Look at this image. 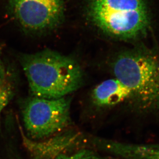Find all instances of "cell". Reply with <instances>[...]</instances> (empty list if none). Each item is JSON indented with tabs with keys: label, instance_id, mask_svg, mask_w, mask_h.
Instances as JSON below:
<instances>
[{
	"label": "cell",
	"instance_id": "6da1fadb",
	"mask_svg": "<svg viewBox=\"0 0 159 159\" xmlns=\"http://www.w3.org/2000/svg\"><path fill=\"white\" fill-rule=\"evenodd\" d=\"M20 61L30 91L37 98H65L81 84L83 74L77 62L53 50L23 54Z\"/></svg>",
	"mask_w": 159,
	"mask_h": 159
},
{
	"label": "cell",
	"instance_id": "7a4b0ae2",
	"mask_svg": "<svg viewBox=\"0 0 159 159\" xmlns=\"http://www.w3.org/2000/svg\"><path fill=\"white\" fill-rule=\"evenodd\" d=\"M113 71L139 108L159 113V56L140 51L124 53L116 60Z\"/></svg>",
	"mask_w": 159,
	"mask_h": 159
},
{
	"label": "cell",
	"instance_id": "3957f363",
	"mask_svg": "<svg viewBox=\"0 0 159 159\" xmlns=\"http://www.w3.org/2000/svg\"><path fill=\"white\" fill-rule=\"evenodd\" d=\"M89 12L99 29L122 39L142 35L148 26L144 0H90Z\"/></svg>",
	"mask_w": 159,
	"mask_h": 159
},
{
	"label": "cell",
	"instance_id": "277c9868",
	"mask_svg": "<svg viewBox=\"0 0 159 159\" xmlns=\"http://www.w3.org/2000/svg\"><path fill=\"white\" fill-rule=\"evenodd\" d=\"M70 102L62 98L58 99L32 98L23 111L24 125L33 138H43L65 128L70 120Z\"/></svg>",
	"mask_w": 159,
	"mask_h": 159
},
{
	"label": "cell",
	"instance_id": "5b68a950",
	"mask_svg": "<svg viewBox=\"0 0 159 159\" xmlns=\"http://www.w3.org/2000/svg\"><path fill=\"white\" fill-rule=\"evenodd\" d=\"M64 0H10L12 16L24 30L41 33L58 27L65 15Z\"/></svg>",
	"mask_w": 159,
	"mask_h": 159
},
{
	"label": "cell",
	"instance_id": "8992f818",
	"mask_svg": "<svg viewBox=\"0 0 159 159\" xmlns=\"http://www.w3.org/2000/svg\"><path fill=\"white\" fill-rule=\"evenodd\" d=\"M94 102L101 107H111L124 102L132 97L130 90L117 78L106 80L93 90Z\"/></svg>",
	"mask_w": 159,
	"mask_h": 159
},
{
	"label": "cell",
	"instance_id": "52a82bcc",
	"mask_svg": "<svg viewBox=\"0 0 159 159\" xmlns=\"http://www.w3.org/2000/svg\"><path fill=\"white\" fill-rule=\"evenodd\" d=\"M115 156L122 159H159V144H132L117 142L113 146Z\"/></svg>",
	"mask_w": 159,
	"mask_h": 159
},
{
	"label": "cell",
	"instance_id": "ba28073f",
	"mask_svg": "<svg viewBox=\"0 0 159 159\" xmlns=\"http://www.w3.org/2000/svg\"><path fill=\"white\" fill-rule=\"evenodd\" d=\"M56 159H106L90 149H82L71 155L60 154Z\"/></svg>",
	"mask_w": 159,
	"mask_h": 159
},
{
	"label": "cell",
	"instance_id": "9c48e42d",
	"mask_svg": "<svg viewBox=\"0 0 159 159\" xmlns=\"http://www.w3.org/2000/svg\"><path fill=\"white\" fill-rule=\"evenodd\" d=\"M12 94V86L8 81L0 86V116L3 109L8 104Z\"/></svg>",
	"mask_w": 159,
	"mask_h": 159
},
{
	"label": "cell",
	"instance_id": "30bf717a",
	"mask_svg": "<svg viewBox=\"0 0 159 159\" xmlns=\"http://www.w3.org/2000/svg\"><path fill=\"white\" fill-rule=\"evenodd\" d=\"M7 71L3 61L2 53L0 48V86L5 84L8 80Z\"/></svg>",
	"mask_w": 159,
	"mask_h": 159
}]
</instances>
